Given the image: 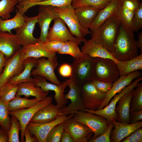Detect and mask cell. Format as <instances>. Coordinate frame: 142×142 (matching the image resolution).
<instances>
[{"label":"cell","instance_id":"6da1fadb","mask_svg":"<svg viewBox=\"0 0 142 142\" xmlns=\"http://www.w3.org/2000/svg\"><path fill=\"white\" fill-rule=\"evenodd\" d=\"M138 48L133 32L120 23L114 43V57L119 61L129 60L139 55Z\"/></svg>","mask_w":142,"mask_h":142},{"label":"cell","instance_id":"7a4b0ae2","mask_svg":"<svg viewBox=\"0 0 142 142\" xmlns=\"http://www.w3.org/2000/svg\"><path fill=\"white\" fill-rule=\"evenodd\" d=\"M120 23L117 16L110 18L91 32V39L102 45L113 55L114 43Z\"/></svg>","mask_w":142,"mask_h":142},{"label":"cell","instance_id":"3957f363","mask_svg":"<svg viewBox=\"0 0 142 142\" xmlns=\"http://www.w3.org/2000/svg\"><path fill=\"white\" fill-rule=\"evenodd\" d=\"M54 9L58 17L62 19L68 26L72 34L85 42L87 40L84 37L91 33V32L80 24L72 5L54 7Z\"/></svg>","mask_w":142,"mask_h":142},{"label":"cell","instance_id":"277c9868","mask_svg":"<svg viewBox=\"0 0 142 142\" xmlns=\"http://www.w3.org/2000/svg\"><path fill=\"white\" fill-rule=\"evenodd\" d=\"M94 79L104 82H114L120 77L116 63L108 58H94Z\"/></svg>","mask_w":142,"mask_h":142},{"label":"cell","instance_id":"5b68a950","mask_svg":"<svg viewBox=\"0 0 142 142\" xmlns=\"http://www.w3.org/2000/svg\"><path fill=\"white\" fill-rule=\"evenodd\" d=\"M71 65L72 76L80 84L86 81L94 79V58L84 54L80 58L74 59Z\"/></svg>","mask_w":142,"mask_h":142},{"label":"cell","instance_id":"8992f818","mask_svg":"<svg viewBox=\"0 0 142 142\" xmlns=\"http://www.w3.org/2000/svg\"><path fill=\"white\" fill-rule=\"evenodd\" d=\"M73 117L75 120L86 125L94 133L90 138L95 139L102 134L107 129L109 124L103 117L88 112L78 111Z\"/></svg>","mask_w":142,"mask_h":142},{"label":"cell","instance_id":"52a82bcc","mask_svg":"<svg viewBox=\"0 0 142 142\" xmlns=\"http://www.w3.org/2000/svg\"><path fill=\"white\" fill-rule=\"evenodd\" d=\"M92 80L86 81L80 84V95L84 109L96 110L105 99L107 93L99 91Z\"/></svg>","mask_w":142,"mask_h":142},{"label":"cell","instance_id":"ba28073f","mask_svg":"<svg viewBox=\"0 0 142 142\" xmlns=\"http://www.w3.org/2000/svg\"><path fill=\"white\" fill-rule=\"evenodd\" d=\"M33 78L35 86L39 87L43 93L46 95L48 93L49 90L54 92V98L56 105L59 109L61 110L66 107L68 100L64 98V93L68 85V79H67L60 85H58L48 82L45 78L40 76H34Z\"/></svg>","mask_w":142,"mask_h":142},{"label":"cell","instance_id":"9c48e42d","mask_svg":"<svg viewBox=\"0 0 142 142\" xmlns=\"http://www.w3.org/2000/svg\"><path fill=\"white\" fill-rule=\"evenodd\" d=\"M142 79V77L138 78L131 84L125 87L119 92L112 98L108 104L102 109L92 110L84 109L82 111L91 112L101 115L105 118L109 124L113 123V121H117L118 115L115 113V109L116 103L119 99L125 94L135 88L139 82Z\"/></svg>","mask_w":142,"mask_h":142},{"label":"cell","instance_id":"30bf717a","mask_svg":"<svg viewBox=\"0 0 142 142\" xmlns=\"http://www.w3.org/2000/svg\"><path fill=\"white\" fill-rule=\"evenodd\" d=\"M69 78L68 85L70 90L67 94H64V97L67 99L70 100L71 103L61 110L60 115L74 114L77 111H82L84 109L80 95V85L72 75Z\"/></svg>","mask_w":142,"mask_h":142},{"label":"cell","instance_id":"8fae6325","mask_svg":"<svg viewBox=\"0 0 142 142\" xmlns=\"http://www.w3.org/2000/svg\"><path fill=\"white\" fill-rule=\"evenodd\" d=\"M24 52L22 46L10 58L8 59L3 70L0 75V87L11 78L17 75L23 71Z\"/></svg>","mask_w":142,"mask_h":142},{"label":"cell","instance_id":"7c38bea8","mask_svg":"<svg viewBox=\"0 0 142 142\" xmlns=\"http://www.w3.org/2000/svg\"><path fill=\"white\" fill-rule=\"evenodd\" d=\"M58 64L56 55L46 59L42 57L38 59L35 69H33L31 73V76H40L45 78L52 83L60 85L61 82L56 76L54 70Z\"/></svg>","mask_w":142,"mask_h":142},{"label":"cell","instance_id":"4fadbf2b","mask_svg":"<svg viewBox=\"0 0 142 142\" xmlns=\"http://www.w3.org/2000/svg\"><path fill=\"white\" fill-rule=\"evenodd\" d=\"M53 100L52 97H47L44 100L40 101L31 107L21 109L15 111H9V114L15 116L20 123L21 126V142H25L24 131L28 123L33 116L41 108L52 103Z\"/></svg>","mask_w":142,"mask_h":142},{"label":"cell","instance_id":"5bb4252c","mask_svg":"<svg viewBox=\"0 0 142 142\" xmlns=\"http://www.w3.org/2000/svg\"><path fill=\"white\" fill-rule=\"evenodd\" d=\"M47 40H56L65 42L70 41L78 44L85 42L83 40L74 37L67 28L64 21L60 18L54 20L53 26L49 29Z\"/></svg>","mask_w":142,"mask_h":142},{"label":"cell","instance_id":"9a60e30c","mask_svg":"<svg viewBox=\"0 0 142 142\" xmlns=\"http://www.w3.org/2000/svg\"><path fill=\"white\" fill-rule=\"evenodd\" d=\"M74 115V114H71L68 116L67 114L60 115L53 121L44 124H37L29 121L26 128L28 130L31 135H33L38 142H46L47 135L53 128L73 117Z\"/></svg>","mask_w":142,"mask_h":142},{"label":"cell","instance_id":"2e32d148","mask_svg":"<svg viewBox=\"0 0 142 142\" xmlns=\"http://www.w3.org/2000/svg\"><path fill=\"white\" fill-rule=\"evenodd\" d=\"M73 117L64 122V131L71 135L73 142H87L93 135V132L87 126L75 120Z\"/></svg>","mask_w":142,"mask_h":142},{"label":"cell","instance_id":"e0dca14e","mask_svg":"<svg viewBox=\"0 0 142 142\" xmlns=\"http://www.w3.org/2000/svg\"><path fill=\"white\" fill-rule=\"evenodd\" d=\"M38 8V23L40 30L39 42L47 41V36L51 22L59 18L54 7L50 6L39 5Z\"/></svg>","mask_w":142,"mask_h":142},{"label":"cell","instance_id":"ac0fdd59","mask_svg":"<svg viewBox=\"0 0 142 142\" xmlns=\"http://www.w3.org/2000/svg\"><path fill=\"white\" fill-rule=\"evenodd\" d=\"M24 23L22 27L15 29V34L21 45L35 44L39 42L33 35L36 24L38 23L37 16L28 17L24 15Z\"/></svg>","mask_w":142,"mask_h":142},{"label":"cell","instance_id":"d6986e66","mask_svg":"<svg viewBox=\"0 0 142 142\" xmlns=\"http://www.w3.org/2000/svg\"><path fill=\"white\" fill-rule=\"evenodd\" d=\"M140 0H120L117 14L120 23L126 28L134 32L132 22L135 11L139 6Z\"/></svg>","mask_w":142,"mask_h":142},{"label":"cell","instance_id":"ffe728a7","mask_svg":"<svg viewBox=\"0 0 142 142\" xmlns=\"http://www.w3.org/2000/svg\"><path fill=\"white\" fill-rule=\"evenodd\" d=\"M142 74L140 71L138 70L126 76H120L116 80L113 82L111 89L107 93L105 99L97 110L102 109L106 107L114 95L120 92L124 87L131 84L134 79L140 77Z\"/></svg>","mask_w":142,"mask_h":142},{"label":"cell","instance_id":"44dd1931","mask_svg":"<svg viewBox=\"0 0 142 142\" xmlns=\"http://www.w3.org/2000/svg\"><path fill=\"white\" fill-rule=\"evenodd\" d=\"M114 127L110 134L111 142H120L130 135L133 132L141 128L142 121L128 124H123L114 120Z\"/></svg>","mask_w":142,"mask_h":142},{"label":"cell","instance_id":"7402d4cb","mask_svg":"<svg viewBox=\"0 0 142 142\" xmlns=\"http://www.w3.org/2000/svg\"><path fill=\"white\" fill-rule=\"evenodd\" d=\"M21 45L15 34L0 31V52L7 59L11 58Z\"/></svg>","mask_w":142,"mask_h":142},{"label":"cell","instance_id":"603a6c76","mask_svg":"<svg viewBox=\"0 0 142 142\" xmlns=\"http://www.w3.org/2000/svg\"><path fill=\"white\" fill-rule=\"evenodd\" d=\"M120 0H111L99 11L89 28L91 32L94 31L103 22L110 18L117 16Z\"/></svg>","mask_w":142,"mask_h":142},{"label":"cell","instance_id":"cb8c5ba5","mask_svg":"<svg viewBox=\"0 0 142 142\" xmlns=\"http://www.w3.org/2000/svg\"><path fill=\"white\" fill-rule=\"evenodd\" d=\"M60 113L61 109L51 103L39 110L30 121L40 124L50 123L55 120Z\"/></svg>","mask_w":142,"mask_h":142},{"label":"cell","instance_id":"d4e9b609","mask_svg":"<svg viewBox=\"0 0 142 142\" xmlns=\"http://www.w3.org/2000/svg\"><path fill=\"white\" fill-rule=\"evenodd\" d=\"M84 43L81 50L83 54H87L93 58L110 59L117 63L118 61L115 58L113 55L102 45L95 42L91 39L87 40Z\"/></svg>","mask_w":142,"mask_h":142},{"label":"cell","instance_id":"484cf974","mask_svg":"<svg viewBox=\"0 0 142 142\" xmlns=\"http://www.w3.org/2000/svg\"><path fill=\"white\" fill-rule=\"evenodd\" d=\"M132 96V90L125 94L117 102L115 111L118 115V122L123 124H130L129 113Z\"/></svg>","mask_w":142,"mask_h":142},{"label":"cell","instance_id":"4316f807","mask_svg":"<svg viewBox=\"0 0 142 142\" xmlns=\"http://www.w3.org/2000/svg\"><path fill=\"white\" fill-rule=\"evenodd\" d=\"M101 9L94 7L85 6L74 9V11L80 24L84 28L89 29Z\"/></svg>","mask_w":142,"mask_h":142},{"label":"cell","instance_id":"83f0119b","mask_svg":"<svg viewBox=\"0 0 142 142\" xmlns=\"http://www.w3.org/2000/svg\"><path fill=\"white\" fill-rule=\"evenodd\" d=\"M24 59L28 58L38 59L42 57L52 58L56 55V53L51 52L38 42L22 46Z\"/></svg>","mask_w":142,"mask_h":142},{"label":"cell","instance_id":"f1b7e54d","mask_svg":"<svg viewBox=\"0 0 142 142\" xmlns=\"http://www.w3.org/2000/svg\"><path fill=\"white\" fill-rule=\"evenodd\" d=\"M38 59L33 58H28L24 59V69L18 75L10 78L7 83L14 84L27 82H33L34 79L31 75L33 68L36 66Z\"/></svg>","mask_w":142,"mask_h":142},{"label":"cell","instance_id":"f546056e","mask_svg":"<svg viewBox=\"0 0 142 142\" xmlns=\"http://www.w3.org/2000/svg\"><path fill=\"white\" fill-rule=\"evenodd\" d=\"M18 87L16 95H24L28 98L31 96L34 97L39 101L44 100L47 95L42 91L39 87H36L33 82H27L18 84Z\"/></svg>","mask_w":142,"mask_h":142},{"label":"cell","instance_id":"4dcf8cb0","mask_svg":"<svg viewBox=\"0 0 142 142\" xmlns=\"http://www.w3.org/2000/svg\"><path fill=\"white\" fill-rule=\"evenodd\" d=\"M117 64L120 76H126L134 71L142 70V53L128 60L118 61Z\"/></svg>","mask_w":142,"mask_h":142},{"label":"cell","instance_id":"1f68e13d","mask_svg":"<svg viewBox=\"0 0 142 142\" xmlns=\"http://www.w3.org/2000/svg\"><path fill=\"white\" fill-rule=\"evenodd\" d=\"M24 15L17 10L16 14L13 18L6 20L0 18V31L12 34V30L21 27L24 24Z\"/></svg>","mask_w":142,"mask_h":142},{"label":"cell","instance_id":"d6a6232c","mask_svg":"<svg viewBox=\"0 0 142 142\" xmlns=\"http://www.w3.org/2000/svg\"><path fill=\"white\" fill-rule=\"evenodd\" d=\"M74 0H47L43 1L28 3L20 7H17V10L23 14L30 8L36 6H50L54 7H61L71 5Z\"/></svg>","mask_w":142,"mask_h":142},{"label":"cell","instance_id":"836d02e7","mask_svg":"<svg viewBox=\"0 0 142 142\" xmlns=\"http://www.w3.org/2000/svg\"><path fill=\"white\" fill-rule=\"evenodd\" d=\"M39 102L36 98L33 99H29L25 97L22 98L20 96L16 95L7 105L9 111H14L31 107Z\"/></svg>","mask_w":142,"mask_h":142},{"label":"cell","instance_id":"e575fe53","mask_svg":"<svg viewBox=\"0 0 142 142\" xmlns=\"http://www.w3.org/2000/svg\"><path fill=\"white\" fill-rule=\"evenodd\" d=\"M18 84L7 83L0 87V98L8 104L15 97L18 89Z\"/></svg>","mask_w":142,"mask_h":142},{"label":"cell","instance_id":"d590c367","mask_svg":"<svg viewBox=\"0 0 142 142\" xmlns=\"http://www.w3.org/2000/svg\"><path fill=\"white\" fill-rule=\"evenodd\" d=\"M78 44L70 41L64 42L57 53L61 54H69L74 59H77L82 57L84 55L80 50Z\"/></svg>","mask_w":142,"mask_h":142},{"label":"cell","instance_id":"8d00e7d4","mask_svg":"<svg viewBox=\"0 0 142 142\" xmlns=\"http://www.w3.org/2000/svg\"><path fill=\"white\" fill-rule=\"evenodd\" d=\"M135 88L132 90L130 112L142 110V83H139Z\"/></svg>","mask_w":142,"mask_h":142},{"label":"cell","instance_id":"74e56055","mask_svg":"<svg viewBox=\"0 0 142 142\" xmlns=\"http://www.w3.org/2000/svg\"><path fill=\"white\" fill-rule=\"evenodd\" d=\"M19 0H1L0 1V18L7 19L11 17L10 14L15 9Z\"/></svg>","mask_w":142,"mask_h":142},{"label":"cell","instance_id":"f35d334b","mask_svg":"<svg viewBox=\"0 0 142 142\" xmlns=\"http://www.w3.org/2000/svg\"><path fill=\"white\" fill-rule=\"evenodd\" d=\"M7 104L0 98V125L6 132L9 129L11 124V118L9 116Z\"/></svg>","mask_w":142,"mask_h":142},{"label":"cell","instance_id":"ab89813d","mask_svg":"<svg viewBox=\"0 0 142 142\" xmlns=\"http://www.w3.org/2000/svg\"><path fill=\"white\" fill-rule=\"evenodd\" d=\"M11 124L9 130L7 132L8 136V142H19V132L21 130L20 123L17 118L11 115Z\"/></svg>","mask_w":142,"mask_h":142},{"label":"cell","instance_id":"60d3db41","mask_svg":"<svg viewBox=\"0 0 142 142\" xmlns=\"http://www.w3.org/2000/svg\"><path fill=\"white\" fill-rule=\"evenodd\" d=\"M111 0H75L72 6L75 9L78 7L85 6L95 7L102 9Z\"/></svg>","mask_w":142,"mask_h":142},{"label":"cell","instance_id":"b9f144b4","mask_svg":"<svg viewBox=\"0 0 142 142\" xmlns=\"http://www.w3.org/2000/svg\"><path fill=\"white\" fill-rule=\"evenodd\" d=\"M64 131V122L54 126L47 136L46 142H60L62 134Z\"/></svg>","mask_w":142,"mask_h":142},{"label":"cell","instance_id":"7bdbcfd3","mask_svg":"<svg viewBox=\"0 0 142 142\" xmlns=\"http://www.w3.org/2000/svg\"><path fill=\"white\" fill-rule=\"evenodd\" d=\"M142 28V1L136 9L134 13L132 22L133 31H137Z\"/></svg>","mask_w":142,"mask_h":142},{"label":"cell","instance_id":"ee69618b","mask_svg":"<svg viewBox=\"0 0 142 142\" xmlns=\"http://www.w3.org/2000/svg\"><path fill=\"white\" fill-rule=\"evenodd\" d=\"M38 42L50 51L54 52H57L64 43L53 40Z\"/></svg>","mask_w":142,"mask_h":142},{"label":"cell","instance_id":"f6af8a7d","mask_svg":"<svg viewBox=\"0 0 142 142\" xmlns=\"http://www.w3.org/2000/svg\"><path fill=\"white\" fill-rule=\"evenodd\" d=\"M113 127V123L110 124L106 130L102 134L95 139L90 138L87 142H110V134Z\"/></svg>","mask_w":142,"mask_h":142},{"label":"cell","instance_id":"bcb514c9","mask_svg":"<svg viewBox=\"0 0 142 142\" xmlns=\"http://www.w3.org/2000/svg\"><path fill=\"white\" fill-rule=\"evenodd\" d=\"M92 82L99 91L104 93L108 92L113 84V82H102L94 79L92 80Z\"/></svg>","mask_w":142,"mask_h":142},{"label":"cell","instance_id":"7dc6e473","mask_svg":"<svg viewBox=\"0 0 142 142\" xmlns=\"http://www.w3.org/2000/svg\"><path fill=\"white\" fill-rule=\"evenodd\" d=\"M120 142H142V129L140 128L136 130Z\"/></svg>","mask_w":142,"mask_h":142},{"label":"cell","instance_id":"c3c4849f","mask_svg":"<svg viewBox=\"0 0 142 142\" xmlns=\"http://www.w3.org/2000/svg\"><path fill=\"white\" fill-rule=\"evenodd\" d=\"M59 72L62 76L69 77L72 75V69L71 65L65 63L61 65L59 69Z\"/></svg>","mask_w":142,"mask_h":142},{"label":"cell","instance_id":"681fc988","mask_svg":"<svg viewBox=\"0 0 142 142\" xmlns=\"http://www.w3.org/2000/svg\"><path fill=\"white\" fill-rule=\"evenodd\" d=\"M129 120L130 123H134L142 120V110L130 112Z\"/></svg>","mask_w":142,"mask_h":142},{"label":"cell","instance_id":"f907efd6","mask_svg":"<svg viewBox=\"0 0 142 142\" xmlns=\"http://www.w3.org/2000/svg\"><path fill=\"white\" fill-rule=\"evenodd\" d=\"M31 136L28 130L26 128L24 133V136L25 138V142H38V140L35 136L33 137Z\"/></svg>","mask_w":142,"mask_h":142},{"label":"cell","instance_id":"816d5d0a","mask_svg":"<svg viewBox=\"0 0 142 142\" xmlns=\"http://www.w3.org/2000/svg\"><path fill=\"white\" fill-rule=\"evenodd\" d=\"M61 142H73L71 135L68 133L64 131L62 134Z\"/></svg>","mask_w":142,"mask_h":142},{"label":"cell","instance_id":"f5cc1de1","mask_svg":"<svg viewBox=\"0 0 142 142\" xmlns=\"http://www.w3.org/2000/svg\"><path fill=\"white\" fill-rule=\"evenodd\" d=\"M7 59L3 53L0 52V75L3 70Z\"/></svg>","mask_w":142,"mask_h":142},{"label":"cell","instance_id":"db71d44e","mask_svg":"<svg viewBox=\"0 0 142 142\" xmlns=\"http://www.w3.org/2000/svg\"><path fill=\"white\" fill-rule=\"evenodd\" d=\"M0 142H8V136L7 133L0 125Z\"/></svg>","mask_w":142,"mask_h":142},{"label":"cell","instance_id":"11a10c76","mask_svg":"<svg viewBox=\"0 0 142 142\" xmlns=\"http://www.w3.org/2000/svg\"><path fill=\"white\" fill-rule=\"evenodd\" d=\"M138 39L136 41V45L138 48L140 50L141 53H142V32H140L138 36Z\"/></svg>","mask_w":142,"mask_h":142},{"label":"cell","instance_id":"9f6ffc18","mask_svg":"<svg viewBox=\"0 0 142 142\" xmlns=\"http://www.w3.org/2000/svg\"><path fill=\"white\" fill-rule=\"evenodd\" d=\"M46 0H19L17 6H21L28 3L40 2Z\"/></svg>","mask_w":142,"mask_h":142},{"label":"cell","instance_id":"6f0895ef","mask_svg":"<svg viewBox=\"0 0 142 142\" xmlns=\"http://www.w3.org/2000/svg\"></svg>","mask_w":142,"mask_h":142}]
</instances>
